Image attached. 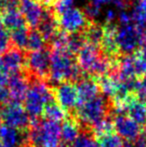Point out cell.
<instances>
[{
	"instance_id": "obj_11",
	"label": "cell",
	"mask_w": 146,
	"mask_h": 147,
	"mask_svg": "<svg viewBox=\"0 0 146 147\" xmlns=\"http://www.w3.org/2000/svg\"><path fill=\"white\" fill-rule=\"evenodd\" d=\"M114 130L122 139L133 141L138 137L140 133V127L134 120L125 113L116 114L113 120Z\"/></svg>"
},
{
	"instance_id": "obj_40",
	"label": "cell",
	"mask_w": 146,
	"mask_h": 147,
	"mask_svg": "<svg viewBox=\"0 0 146 147\" xmlns=\"http://www.w3.org/2000/svg\"><path fill=\"white\" fill-rule=\"evenodd\" d=\"M0 147H6L5 145H4V144H2L1 142H0Z\"/></svg>"
},
{
	"instance_id": "obj_8",
	"label": "cell",
	"mask_w": 146,
	"mask_h": 147,
	"mask_svg": "<svg viewBox=\"0 0 146 147\" xmlns=\"http://www.w3.org/2000/svg\"><path fill=\"white\" fill-rule=\"evenodd\" d=\"M59 29L66 33L83 32L92 21H89L83 11L76 7H70L57 16Z\"/></svg>"
},
{
	"instance_id": "obj_3",
	"label": "cell",
	"mask_w": 146,
	"mask_h": 147,
	"mask_svg": "<svg viewBox=\"0 0 146 147\" xmlns=\"http://www.w3.org/2000/svg\"><path fill=\"white\" fill-rule=\"evenodd\" d=\"M53 87L46 81L29 77V87L24 97V108L32 121L40 119L44 106L54 99Z\"/></svg>"
},
{
	"instance_id": "obj_14",
	"label": "cell",
	"mask_w": 146,
	"mask_h": 147,
	"mask_svg": "<svg viewBox=\"0 0 146 147\" xmlns=\"http://www.w3.org/2000/svg\"><path fill=\"white\" fill-rule=\"evenodd\" d=\"M37 28H38L39 33L42 35L45 42L48 44L51 38L59 30L57 15L52 6H44L42 18H41Z\"/></svg>"
},
{
	"instance_id": "obj_24",
	"label": "cell",
	"mask_w": 146,
	"mask_h": 147,
	"mask_svg": "<svg viewBox=\"0 0 146 147\" xmlns=\"http://www.w3.org/2000/svg\"><path fill=\"white\" fill-rule=\"evenodd\" d=\"M87 42H86V39L83 32L68 33L66 49L71 54H73L75 56V54H78V52L83 48V46Z\"/></svg>"
},
{
	"instance_id": "obj_9",
	"label": "cell",
	"mask_w": 146,
	"mask_h": 147,
	"mask_svg": "<svg viewBox=\"0 0 146 147\" xmlns=\"http://www.w3.org/2000/svg\"><path fill=\"white\" fill-rule=\"evenodd\" d=\"M55 100L61 108L67 113L72 114L78 106V95L76 84L72 82H61L53 86Z\"/></svg>"
},
{
	"instance_id": "obj_1",
	"label": "cell",
	"mask_w": 146,
	"mask_h": 147,
	"mask_svg": "<svg viewBox=\"0 0 146 147\" xmlns=\"http://www.w3.org/2000/svg\"><path fill=\"white\" fill-rule=\"evenodd\" d=\"M85 74L66 48H51L49 80L53 86L61 82L77 83Z\"/></svg>"
},
{
	"instance_id": "obj_35",
	"label": "cell",
	"mask_w": 146,
	"mask_h": 147,
	"mask_svg": "<svg viewBox=\"0 0 146 147\" xmlns=\"http://www.w3.org/2000/svg\"><path fill=\"white\" fill-rule=\"evenodd\" d=\"M8 79H9V73H8V71L0 65V87L7 86Z\"/></svg>"
},
{
	"instance_id": "obj_27",
	"label": "cell",
	"mask_w": 146,
	"mask_h": 147,
	"mask_svg": "<svg viewBox=\"0 0 146 147\" xmlns=\"http://www.w3.org/2000/svg\"><path fill=\"white\" fill-rule=\"evenodd\" d=\"M99 147H123V139L115 132H110L95 137Z\"/></svg>"
},
{
	"instance_id": "obj_7",
	"label": "cell",
	"mask_w": 146,
	"mask_h": 147,
	"mask_svg": "<svg viewBox=\"0 0 146 147\" xmlns=\"http://www.w3.org/2000/svg\"><path fill=\"white\" fill-rule=\"evenodd\" d=\"M0 120L4 125L23 131H28L31 125V119L21 102L13 100L0 107Z\"/></svg>"
},
{
	"instance_id": "obj_12",
	"label": "cell",
	"mask_w": 146,
	"mask_h": 147,
	"mask_svg": "<svg viewBox=\"0 0 146 147\" xmlns=\"http://www.w3.org/2000/svg\"><path fill=\"white\" fill-rule=\"evenodd\" d=\"M19 11L30 29H36L44 11V6L38 0H19Z\"/></svg>"
},
{
	"instance_id": "obj_30",
	"label": "cell",
	"mask_w": 146,
	"mask_h": 147,
	"mask_svg": "<svg viewBox=\"0 0 146 147\" xmlns=\"http://www.w3.org/2000/svg\"><path fill=\"white\" fill-rule=\"evenodd\" d=\"M133 94L135 95L137 100L146 104V76H143L137 80Z\"/></svg>"
},
{
	"instance_id": "obj_4",
	"label": "cell",
	"mask_w": 146,
	"mask_h": 147,
	"mask_svg": "<svg viewBox=\"0 0 146 147\" xmlns=\"http://www.w3.org/2000/svg\"><path fill=\"white\" fill-rule=\"evenodd\" d=\"M61 126L58 122L38 119L31 122L28 129V141L33 147H58Z\"/></svg>"
},
{
	"instance_id": "obj_5",
	"label": "cell",
	"mask_w": 146,
	"mask_h": 147,
	"mask_svg": "<svg viewBox=\"0 0 146 147\" xmlns=\"http://www.w3.org/2000/svg\"><path fill=\"white\" fill-rule=\"evenodd\" d=\"M50 54L51 47L49 45L41 50L26 52L25 70L29 77L43 80L48 83L50 72Z\"/></svg>"
},
{
	"instance_id": "obj_42",
	"label": "cell",
	"mask_w": 146,
	"mask_h": 147,
	"mask_svg": "<svg viewBox=\"0 0 146 147\" xmlns=\"http://www.w3.org/2000/svg\"><path fill=\"white\" fill-rule=\"evenodd\" d=\"M142 1H146V0H142Z\"/></svg>"
},
{
	"instance_id": "obj_19",
	"label": "cell",
	"mask_w": 146,
	"mask_h": 147,
	"mask_svg": "<svg viewBox=\"0 0 146 147\" xmlns=\"http://www.w3.org/2000/svg\"><path fill=\"white\" fill-rule=\"evenodd\" d=\"M124 109L129 117L134 120L139 125L146 124V104L137 100L135 97H131L124 104Z\"/></svg>"
},
{
	"instance_id": "obj_2",
	"label": "cell",
	"mask_w": 146,
	"mask_h": 147,
	"mask_svg": "<svg viewBox=\"0 0 146 147\" xmlns=\"http://www.w3.org/2000/svg\"><path fill=\"white\" fill-rule=\"evenodd\" d=\"M112 101L110 98L103 94H99L91 100L78 105L70 115L76 118L81 125L82 130H90L92 126L108 117Z\"/></svg>"
},
{
	"instance_id": "obj_38",
	"label": "cell",
	"mask_w": 146,
	"mask_h": 147,
	"mask_svg": "<svg viewBox=\"0 0 146 147\" xmlns=\"http://www.w3.org/2000/svg\"><path fill=\"white\" fill-rule=\"evenodd\" d=\"M58 147H72L71 145H69V144H65V143H62V144H59Z\"/></svg>"
},
{
	"instance_id": "obj_34",
	"label": "cell",
	"mask_w": 146,
	"mask_h": 147,
	"mask_svg": "<svg viewBox=\"0 0 146 147\" xmlns=\"http://www.w3.org/2000/svg\"><path fill=\"white\" fill-rule=\"evenodd\" d=\"M117 15H118V13H117L115 8H109V9H107L105 13L106 23H114V22H117Z\"/></svg>"
},
{
	"instance_id": "obj_13",
	"label": "cell",
	"mask_w": 146,
	"mask_h": 147,
	"mask_svg": "<svg viewBox=\"0 0 146 147\" xmlns=\"http://www.w3.org/2000/svg\"><path fill=\"white\" fill-rule=\"evenodd\" d=\"M26 51L10 46L9 49L5 51L0 56V65L7 70L8 73L23 70L25 68Z\"/></svg>"
},
{
	"instance_id": "obj_15",
	"label": "cell",
	"mask_w": 146,
	"mask_h": 147,
	"mask_svg": "<svg viewBox=\"0 0 146 147\" xmlns=\"http://www.w3.org/2000/svg\"><path fill=\"white\" fill-rule=\"evenodd\" d=\"M0 142L6 147H24L29 143L28 131L2 125L0 128Z\"/></svg>"
},
{
	"instance_id": "obj_32",
	"label": "cell",
	"mask_w": 146,
	"mask_h": 147,
	"mask_svg": "<svg viewBox=\"0 0 146 147\" xmlns=\"http://www.w3.org/2000/svg\"><path fill=\"white\" fill-rule=\"evenodd\" d=\"M74 1H75V0H57L56 3L52 6L55 13H56V15L58 16L59 14L62 13V12L65 11L66 9L72 7Z\"/></svg>"
},
{
	"instance_id": "obj_37",
	"label": "cell",
	"mask_w": 146,
	"mask_h": 147,
	"mask_svg": "<svg viewBox=\"0 0 146 147\" xmlns=\"http://www.w3.org/2000/svg\"><path fill=\"white\" fill-rule=\"evenodd\" d=\"M140 134L141 136H143L144 138H146V124L145 125H143V128L142 129H140Z\"/></svg>"
},
{
	"instance_id": "obj_25",
	"label": "cell",
	"mask_w": 146,
	"mask_h": 147,
	"mask_svg": "<svg viewBox=\"0 0 146 147\" xmlns=\"http://www.w3.org/2000/svg\"><path fill=\"white\" fill-rule=\"evenodd\" d=\"M28 32H29V30L26 26L12 30L11 33L9 34L11 46L16 47L20 50H25L28 39Z\"/></svg>"
},
{
	"instance_id": "obj_20",
	"label": "cell",
	"mask_w": 146,
	"mask_h": 147,
	"mask_svg": "<svg viewBox=\"0 0 146 147\" xmlns=\"http://www.w3.org/2000/svg\"><path fill=\"white\" fill-rule=\"evenodd\" d=\"M0 23L10 31L26 26L25 19L19 10L3 12L0 15Z\"/></svg>"
},
{
	"instance_id": "obj_39",
	"label": "cell",
	"mask_w": 146,
	"mask_h": 147,
	"mask_svg": "<svg viewBox=\"0 0 146 147\" xmlns=\"http://www.w3.org/2000/svg\"><path fill=\"white\" fill-rule=\"evenodd\" d=\"M24 147H33V146H32V145H31V144H30V143H27V144H26V145L24 146Z\"/></svg>"
},
{
	"instance_id": "obj_18",
	"label": "cell",
	"mask_w": 146,
	"mask_h": 147,
	"mask_svg": "<svg viewBox=\"0 0 146 147\" xmlns=\"http://www.w3.org/2000/svg\"><path fill=\"white\" fill-rule=\"evenodd\" d=\"M81 125L76 120V118L72 115H67L66 119L63 120L62 125H61V140L63 141V143L72 145V143L81 133Z\"/></svg>"
},
{
	"instance_id": "obj_33",
	"label": "cell",
	"mask_w": 146,
	"mask_h": 147,
	"mask_svg": "<svg viewBox=\"0 0 146 147\" xmlns=\"http://www.w3.org/2000/svg\"><path fill=\"white\" fill-rule=\"evenodd\" d=\"M11 100V96H10L9 89L6 86L4 87H0V105H4L8 103Z\"/></svg>"
},
{
	"instance_id": "obj_10",
	"label": "cell",
	"mask_w": 146,
	"mask_h": 147,
	"mask_svg": "<svg viewBox=\"0 0 146 147\" xmlns=\"http://www.w3.org/2000/svg\"><path fill=\"white\" fill-rule=\"evenodd\" d=\"M7 85L10 96H11V100L17 101V102L23 101L28 87H29V76L25 68L20 71L9 73Z\"/></svg>"
},
{
	"instance_id": "obj_41",
	"label": "cell",
	"mask_w": 146,
	"mask_h": 147,
	"mask_svg": "<svg viewBox=\"0 0 146 147\" xmlns=\"http://www.w3.org/2000/svg\"><path fill=\"white\" fill-rule=\"evenodd\" d=\"M1 126H2V122H1V120H0V128H1Z\"/></svg>"
},
{
	"instance_id": "obj_23",
	"label": "cell",
	"mask_w": 146,
	"mask_h": 147,
	"mask_svg": "<svg viewBox=\"0 0 146 147\" xmlns=\"http://www.w3.org/2000/svg\"><path fill=\"white\" fill-rule=\"evenodd\" d=\"M132 21L140 34L146 32V1L138 2L131 10Z\"/></svg>"
},
{
	"instance_id": "obj_21",
	"label": "cell",
	"mask_w": 146,
	"mask_h": 147,
	"mask_svg": "<svg viewBox=\"0 0 146 147\" xmlns=\"http://www.w3.org/2000/svg\"><path fill=\"white\" fill-rule=\"evenodd\" d=\"M67 115L68 114L61 108V106L57 103L55 98L48 101L45 104L42 112L43 119H46L53 122H58V123H60L64 119H66Z\"/></svg>"
},
{
	"instance_id": "obj_17",
	"label": "cell",
	"mask_w": 146,
	"mask_h": 147,
	"mask_svg": "<svg viewBox=\"0 0 146 147\" xmlns=\"http://www.w3.org/2000/svg\"><path fill=\"white\" fill-rule=\"evenodd\" d=\"M75 84L78 95V105L91 100L101 93L96 79L91 76L84 75Z\"/></svg>"
},
{
	"instance_id": "obj_31",
	"label": "cell",
	"mask_w": 146,
	"mask_h": 147,
	"mask_svg": "<svg viewBox=\"0 0 146 147\" xmlns=\"http://www.w3.org/2000/svg\"><path fill=\"white\" fill-rule=\"evenodd\" d=\"M10 35L7 29L0 23V55L3 54L7 49L10 48Z\"/></svg>"
},
{
	"instance_id": "obj_26",
	"label": "cell",
	"mask_w": 146,
	"mask_h": 147,
	"mask_svg": "<svg viewBox=\"0 0 146 147\" xmlns=\"http://www.w3.org/2000/svg\"><path fill=\"white\" fill-rule=\"evenodd\" d=\"M47 43L43 39L42 35L39 33L37 29H30L28 32V39H27V44H26L25 51L29 52V51H37L41 50V49L45 48L47 46Z\"/></svg>"
},
{
	"instance_id": "obj_28",
	"label": "cell",
	"mask_w": 146,
	"mask_h": 147,
	"mask_svg": "<svg viewBox=\"0 0 146 147\" xmlns=\"http://www.w3.org/2000/svg\"><path fill=\"white\" fill-rule=\"evenodd\" d=\"M72 147H99L97 140L90 130H82L77 139L72 143Z\"/></svg>"
},
{
	"instance_id": "obj_36",
	"label": "cell",
	"mask_w": 146,
	"mask_h": 147,
	"mask_svg": "<svg viewBox=\"0 0 146 147\" xmlns=\"http://www.w3.org/2000/svg\"><path fill=\"white\" fill-rule=\"evenodd\" d=\"M91 1L101 6V5H104V4L111 3V2H112V0H91Z\"/></svg>"
},
{
	"instance_id": "obj_29",
	"label": "cell",
	"mask_w": 146,
	"mask_h": 147,
	"mask_svg": "<svg viewBox=\"0 0 146 147\" xmlns=\"http://www.w3.org/2000/svg\"><path fill=\"white\" fill-rule=\"evenodd\" d=\"M82 11H83L84 15L87 17V19L89 20V21L93 22V21H95L96 18L99 17L100 14H101V6L94 3V2L90 1L84 6Z\"/></svg>"
},
{
	"instance_id": "obj_6",
	"label": "cell",
	"mask_w": 146,
	"mask_h": 147,
	"mask_svg": "<svg viewBox=\"0 0 146 147\" xmlns=\"http://www.w3.org/2000/svg\"><path fill=\"white\" fill-rule=\"evenodd\" d=\"M114 39L120 55L137 54L142 46L141 34L133 22L126 25H118L114 33Z\"/></svg>"
},
{
	"instance_id": "obj_16",
	"label": "cell",
	"mask_w": 146,
	"mask_h": 147,
	"mask_svg": "<svg viewBox=\"0 0 146 147\" xmlns=\"http://www.w3.org/2000/svg\"><path fill=\"white\" fill-rule=\"evenodd\" d=\"M101 53L102 51L100 50L99 46H95L89 43H86L83 48L78 52L76 61L85 75H89L92 67L100 57Z\"/></svg>"
},
{
	"instance_id": "obj_22",
	"label": "cell",
	"mask_w": 146,
	"mask_h": 147,
	"mask_svg": "<svg viewBox=\"0 0 146 147\" xmlns=\"http://www.w3.org/2000/svg\"><path fill=\"white\" fill-rule=\"evenodd\" d=\"M83 33L86 42L95 45V46H100L105 36V29H104V25L93 21L88 25V27L83 31Z\"/></svg>"
}]
</instances>
